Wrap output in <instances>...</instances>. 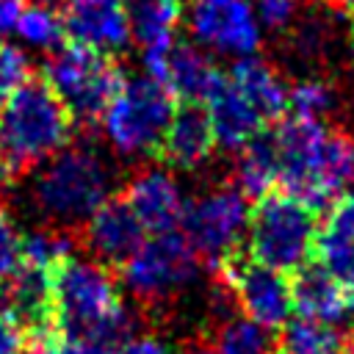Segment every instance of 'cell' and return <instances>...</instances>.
Here are the masks:
<instances>
[{
	"instance_id": "cell-1",
	"label": "cell",
	"mask_w": 354,
	"mask_h": 354,
	"mask_svg": "<svg viewBox=\"0 0 354 354\" xmlns=\"http://www.w3.org/2000/svg\"><path fill=\"white\" fill-rule=\"evenodd\" d=\"M277 147V188L304 199L315 210L343 194L354 174L351 141L321 119L290 116L271 130Z\"/></svg>"
},
{
	"instance_id": "cell-2",
	"label": "cell",
	"mask_w": 354,
	"mask_h": 354,
	"mask_svg": "<svg viewBox=\"0 0 354 354\" xmlns=\"http://www.w3.org/2000/svg\"><path fill=\"white\" fill-rule=\"evenodd\" d=\"M55 340L119 348L133 329L113 274L102 263L66 257L53 271Z\"/></svg>"
},
{
	"instance_id": "cell-3",
	"label": "cell",
	"mask_w": 354,
	"mask_h": 354,
	"mask_svg": "<svg viewBox=\"0 0 354 354\" xmlns=\"http://www.w3.org/2000/svg\"><path fill=\"white\" fill-rule=\"evenodd\" d=\"M75 124L44 75H30L0 108V155L14 174L36 169L69 147Z\"/></svg>"
},
{
	"instance_id": "cell-4",
	"label": "cell",
	"mask_w": 354,
	"mask_h": 354,
	"mask_svg": "<svg viewBox=\"0 0 354 354\" xmlns=\"http://www.w3.org/2000/svg\"><path fill=\"white\" fill-rule=\"evenodd\" d=\"M315 235L318 210L282 188L268 191L249 207L246 254L282 274H293L313 260Z\"/></svg>"
},
{
	"instance_id": "cell-5",
	"label": "cell",
	"mask_w": 354,
	"mask_h": 354,
	"mask_svg": "<svg viewBox=\"0 0 354 354\" xmlns=\"http://www.w3.org/2000/svg\"><path fill=\"white\" fill-rule=\"evenodd\" d=\"M41 75L64 100L72 119L86 127L105 119L108 105L127 80L111 53L69 39L47 58Z\"/></svg>"
},
{
	"instance_id": "cell-6",
	"label": "cell",
	"mask_w": 354,
	"mask_h": 354,
	"mask_svg": "<svg viewBox=\"0 0 354 354\" xmlns=\"http://www.w3.org/2000/svg\"><path fill=\"white\" fill-rule=\"evenodd\" d=\"M111 174L91 149H61L47 160L33 183V199L44 216L61 227L86 224L88 216L111 196Z\"/></svg>"
},
{
	"instance_id": "cell-7",
	"label": "cell",
	"mask_w": 354,
	"mask_h": 354,
	"mask_svg": "<svg viewBox=\"0 0 354 354\" xmlns=\"http://www.w3.org/2000/svg\"><path fill=\"white\" fill-rule=\"evenodd\" d=\"M174 94L152 77L124 80L105 111V133L124 155L158 158V147L174 113Z\"/></svg>"
},
{
	"instance_id": "cell-8",
	"label": "cell",
	"mask_w": 354,
	"mask_h": 354,
	"mask_svg": "<svg viewBox=\"0 0 354 354\" xmlns=\"http://www.w3.org/2000/svg\"><path fill=\"white\" fill-rule=\"evenodd\" d=\"M221 288L235 299L243 318L266 326L282 329L293 313L290 301V277L243 254L241 249L216 263Z\"/></svg>"
},
{
	"instance_id": "cell-9",
	"label": "cell",
	"mask_w": 354,
	"mask_h": 354,
	"mask_svg": "<svg viewBox=\"0 0 354 354\" xmlns=\"http://www.w3.org/2000/svg\"><path fill=\"white\" fill-rule=\"evenodd\" d=\"M199 266V254L185 235L177 230L171 232H152L136 254L119 266L122 282L138 299H163L194 279Z\"/></svg>"
},
{
	"instance_id": "cell-10",
	"label": "cell",
	"mask_w": 354,
	"mask_h": 354,
	"mask_svg": "<svg viewBox=\"0 0 354 354\" xmlns=\"http://www.w3.org/2000/svg\"><path fill=\"white\" fill-rule=\"evenodd\" d=\"M183 227L196 254L218 263L238 252L241 238L249 227L246 196L238 188H216L185 205Z\"/></svg>"
},
{
	"instance_id": "cell-11",
	"label": "cell",
	"mask_w": 354,
	"mask_h": 354,
	"mask_svg": "<svg viewBox=\"0 0 354 354\" xmlns=\"http://www.w3.org/2000/svg\"><path fill=\"white\" fill-rule=\"evenodd\" d=\"M144 66L152 80L166 86L177 100L183 102H202L213 94V88L224 80V75L210 64L207 55H202L194 44L185 41H169L158 47H147Z\"/></svg>"
},
{
	"instance_id": "cell-12",
	"label": "cell",
	"mask_w": 354,
	"mask_h": 354,
	"mask_svg": "<svg viewBox=\"0 0 354 354\" xmlns=\"http://www.w3.org/2000/svg\"><path fill=\"white\" fill-rule=\"evenodd\" d=\"M191 28L199 41L221 53L252 55L260 44L257 14L246 0H194Z\"/></svg>"
},
{
	"instance_id": "cell-13",
	"label": "cell",
	"mask_w": 354,
	"mask_h": 354,
	"mask_svg": "<svg viewBox=\"0 0 354 354\" xmlns=\"http://www.w3.org/2000/svg\"><path fill=\"white\" fill-rule=\"evenodd\" d=\"M86 249L105 266H124L147 241V230L124 196H108L83 224Z\"/></svg>"
},
{
	"instance_id": "cell-14",
	"label": "cell",
	"mask_w": 354,
	"mask_h": 354,
	"mask_svg": "<svg viewBox=\"0 0 354 354\" xmlns=\"http://www.w3.org/2000/svg\"><path fill=\"white\" fill-rule=\"evenodd\" d=\"M61 22L69 41L102 53H119L130 41V22L122 0H66Z\"/></svg>"
},
{
	"instance_id": "cell-15",
	"label": "cell",
	"mask_w": 354,
	"mask_h": 354,
	"mask_svg": "<svg viewBox=\"0 0 354 354\" xmlns=\"http://www.w3.org/2000/svg\"><path fill=\"white\" fill-rule=\"evenodd\" d=\"M216 147V133L210 113L202 102H180L171 113V122L158 147V158L174 169L202 166Z\"/></svg>"
},
{
	"instance_id": "cell-16",
	"label": "cell",
	"mask_w": 354,
	"mask_h": 354,
	"mask_svg": "<svg viewBox=\"0 0 354 354\" xmlns=\"http://www.w3.org/2000/svg\"><path fill=\"white\" fill-rule=\"evenodd\" d=\"M124 202L147 232H171L185 216V202L177 191V183L160 169L136 174L124 188Z\"/></svg>"
},
{
	"instance_id": "cell-17",
	"label": "cell",
	"mask_w": 354,
	"mask_h": 354,
	"mask_svg": "<svg viewBox=\"0 0 354 354\" xmlns=\"http://www.w3.org/2000/svg\"><path fill=\"white\" fill-rule=\"evenodd\" d=\"M313 260L343 285H354V194L329 202L324 221H318Z\"/></svg>"
},
{
	"instance_id": "cell-18",
	"label": "cell",
	"mask_w": 354,
	"mask_h": 354,
	"mask_svg": "<svg viewBox=\"0 0 354 354\" xmlns=\"http://www.w3.org/2000/svg\"><path fill=\"white\" fill-rule=\"evenodd\" d=\"M290 301L299 318L335 324L348 313V290L324 266L310 260L290 274Z\"/></svg>"
},
{
	"instance_id": "cell-19",
	"label": "cell",
	"mask_w": 354,
	"mask_h": 354,
	"mask_svg": "<svg viewBox=\"0 0 354 354\" xmlns=\"http://www.w3.org/2000/svg\"><path fill=\"white\" fill-rule=\"evenodd\" d=\"M205 108L213 122L216 144H221L224 149H243L249 141L268 130L263 116L243 100V94L230 83V77H224L213 88V94L205 100Z\"/></svg>"
},
{
	"instance_id": "cell-20",
	"label": "cell",
	"mask_w": 354,
	"mask_h": 354,
	"mask_svg": "<svg viewBox=\"0 0 354 354\" xmlns=\"http://www.w3.org/2000/svg\"><path fill=\"white\" fill-rule=\"evenodd\" d=\"M230 83L263 116L266 124L282 119V113L288 111V88L282 86V80L277 77V72L266 61H260L254 55H246V58H241L232 66Z\"/></svg>"
},
{
	"instance_id": "cell-21",
	"label": "cell",
	"mask_w": 354,
	"mask_h": 354,
	"mask_svg": "<svg viewBox=\"0 0 354 354\" xmlns=\"http://www.w3.org/2000/svg\"><path fill=\"white\" fill-rule=\"evenodd\" d=\"M130 22V36H136L144 50L169 44L174 28L183 19V0H122Z\"/></svg>"
},
{
	"instance_id": "cell-22",
	"label": "cell",
	"mask_w": 354,
	"mask_h": 354,
	"mask_svg": "<svg viewBox=\"0 0 354 354\" xmlns=\"http://www.w3.org/2000/svg\"><path fill=\"white\" fill-rule=\"evenodd\" d=\"M351 343L335 324L293 318L279 329L277 354H348Z\"/></svg>"
},
{
	"instance_id": "cell-23",
	"label": "cell",
	"mask_w": 354,
	"mask_h": 354,
	"mask_svg": "<svg viewBox=\"0 0 354 354\" xmlns=\"http://www.w3.org/2000/svg\"><path fill=\"white\" fill-rule=\"evenodd\" d=\"M235 180H238V191L246 199H260L277 188V147L271 130L260 133L254 141L243 147Z\"/></svg>"
},
{
	"instance_id": "cell-24",
	"label": "cell",
	"mask_w": 354,
	"mask_h": 354,
	"mask_svg": "<svg viewBox=\"0 0 354 354\" xmlns=\"http://www.w3.org/2000/svg\"><path fill=\"white\" fill-rule=\"evenodd\" d=\"M213 348L218 354H277V340L271 329L249 318H224L213 335Z\"/></svg>"
},
{
	"instance_id": "cell-25",
	"label": "cell",
	"mask_w": 354,
	"mask_h": 354,
	"mask_svg": "<svg viewBox=\"0 0 354 354\" xmlns=\"http://www.w3.org/2000/svg\"><path fill=\"white\" fill-rule=\"evenodd\" d=\"M28 44L36 47H61L66 33H64V22L61 14L53 6H25L17 17V28H14Z\"/></svg>"
},
{
	"instance_id": "cell-26",
	"label": "cell",
	"mask_w": 354,
	"mask_h": 354,
	"mask_svg": "<svg viewBox=\"0 0 354 354\" xmlns=\"http://www.w3.org/2000/svg\"><path fill=\"white\" fill-rule=\"evenodd\" d=\"M332 105V91L321 80H301L288 91V108L293 116L304 119H321Z\"/></svg>"
},
{
	"instance_id": "cell-27",
	"label": "cell",
	"mask_w": 354,
	"mask_h": 354,
	"mask_svg": "<svg viewBox=\"0 0 354 354\" xmlns=\"http://www.w3.org/2000/svg\"><path fill=\"white\" fill-rule=\"evenodd\" d=\"M28 77H30L28 55L14 44L0 41V108Z\"/></svg>"
},
{
	"instance_id": "cell-28",
	"label": "cell",
	"mask_w": 354,
	"mask_h": 354,
	"mask_svg": "<svg viewBox=\"0 0 354 354\" xmlns=\"http://www.w3.org/2000/svg\"><path fill=\"white\" fill-rule=\"evenodd\" d=\"M19 246H22V235L17 232L8 213L0 207V293L19 268V257H22Z\"/></svg>"
},
{
	"instance_id": "cell-29",
	"label": "cell",
	"mask_w": 354,
	"mask_h": 354,
	"mask_svg": "<svg viewBox=\"0 0 354 354\" xmlns=\"http://www.w3.org/2000/svg\"><path fill=\"white\" fill-rule=\"evenodd\" d=\"M30 337L22 324L11 315L6 304H0V354H25L30 348Z\"/></svg>"
},
{
	"instance_id": "cell-30",
	"label": "cell",
	"mask_w": 354,
	"mask_h": 354,
	"mask_svg": "<svg viewBox=\"0 0 354 354\" xmlns=\"http://www.w3.org/2000/svg\"><path fill=\"white\" fill-rule=\"evenodd\" d=\"M296 11V0H254V14L268 28H285Z\"/></svg>"
},
{
	"instance_id": "cell-31",
	"label": "cell",
	"mask_w": 354,
	"mask_h": 354,
	"mask_svg": "<svg viewBox=\"0 0 354 354\" xmlns=\"http://www.w3.org/2000/svg\"><path fill=\"white\" fill-rule=\"evenodd\" d=\"M119 354H169L166 346L152 337V335H141V337H127L119 346Z\"/></svg>"
},
{
	"instance_id": "cell-32",
	"label": "cell",
	"mask_w": 354,
	"mask_h": 354,
	"mask_svg": "<svg viewBox=\"0 0 354 354\" xmlns=\"http://www.w3.org/2000/svg\"><path fill=\"white\" fill-rule=\"evenodd\" d=\"M25 8V0H0V36L17 28V17Z\"/></svg>"
},
{
	"instance_id": "cell-33",
	"label": "cell",
	"mask_w": 354,
	"mask_h": 354,
	"mask_svg": "<svg viewBox=\"0 0 354 354\" xmlns=\"http://www.w3.org/2000/svg\"><path fill=\"white\" fill-rule=\"evenodd\" d=\"M25 354H64V351L55 340H36V343H30V348Z\"/></svg>"
},
{
	"instance_id": "cell-34",
	"label": "cell",
	"mask_w": 354,
	"mask_h": 354,
	"mask_svg": "<svg viewBox=\"0 0 354 354\" xmlns=\"http://www.w3.org/2000/svg\"><path fill=\"white\" fill-rule=\"evenodd\" d=\"M180 354H218V351L213 348V343H188Z\"/></svg>"
},
{
	"instance_id": "cell-35",
	"label": "cell",
	"mask_w": 354,
	"mask_h": 354,
	"mask_svg": "<svg viewBox=\"0 0 354 354\" xmlns=\"http://www.w3.org/2000/svg\"><path fill=\"white\" fill-rule=\"evenodd\" d=\"M11 180H14V171H11V166L6 163V158L0 155V194L11 185Z\"/></svg>"
},
{
	"instance_id": "cell-36",
	"label": "cell",
	"mask_w": 354,
	"mask_h": 354,
	"mask_svg": "<svg viewBox=\"0 0 354 354\" xmlns=\"http://www.w3.org/2000/svg\"><path fill=\"white\" fill-rule=\"evenodd\" d=\"M335 8H340L351 22H354V0H329Z\"/></svg>"
},
{
	"instance_id": "cell-37",
	"label": "cell",
	"mask_w": 354,
	"mask_h": 354,
	"mask_svg": "<svg viewBox=\"0 0 354 354\" xmlns=\"http://www.w3.org/2000/svg\"><path fill=\"white\" fill-rule=\"evenodd\" d=\"M348 310L354 313V285H348Z\"/></svg>"
},
{
	"instance_id": "cell-38",
	"label": "cell",
	"mask_w": 354,
	"mask_h": 354,
	"mask_svg": "<svg viewBox=\"0 0 354 354\" xmlns=\"http://www.w3.org/2000/svg\"><path fill=\"white\" fill-rule=\"evenodd\" d=\"M41 3H44V6H53V8H55V6H64L66 0H41Z\"/></svg>"
}]
</instances>
